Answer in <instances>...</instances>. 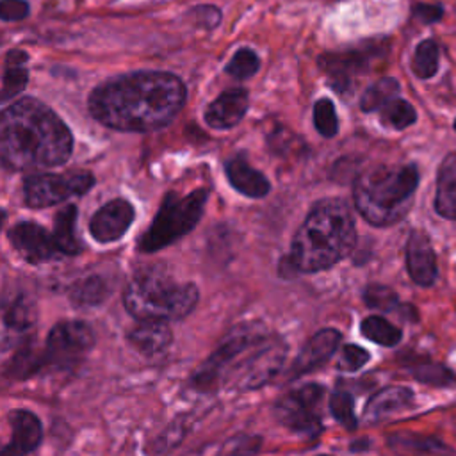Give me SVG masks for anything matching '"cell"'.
Wrapping results in <instances>:
<instances>
[{
  "label": "cell",
  "instance_id": "cell-1",
  "mask_svg": "<svg viewBox=\"0 0 456 456\" xmlns=\"http://www.w3.org/2000/svg\"><path fill=\"white\" fill-rule=\"evenodd\" d=\"M183 82L166 71H135L110 78L89 94V112L102 125L121 132L166 126L185 103Z\"/></svg>",
  "mask_w": 456,
  "mask_h": 456
},
{
  "label": "cell",
  "instance_id": "cell-2",
  "mask_svg": "<svg viewBox=\"0 0 456 456\" xmlns=\"http://www.w3.org/2000/svg\"><path fill=\"white\" fill-rule=\"evenodd\" d=\"M73 150V135L64 121L43 102L21 98L2 110L0 157L12 171L57 167Z\"/></svg>",
  "mask_w": 456,
  "mask_h": 456
},
{
  "label": "cell",
  "instance_id": "cell-3",
  "mask_svg": "<svg viewBox=\"0 0 456 456\" xmlns=\"http://www.w3.org/2000/svg\"><path fill=\"white\" fill-rule=\"evenodd\" d=\"M356 242L354 217L349 205L338 198L317 201L299 230L285 258L294 273H319L347 256Z\"/></svg>",
  "mask_w": 456,
  "mask_h": 456
},
{
  "label": "cell",
  "instance_id": "cell-4",
  "mask_svg": "<svg viewBox=\"0 0 456 456\" xmlns=\"http://www.w3.org/2000/svg\"><path fill=\"white\" fill-rule=\"evenodd\" d=\"M417 185L419 171L413 164L370 167L354 182L356 210L372 226H390L410 210Z\"/></svg>",
  "mask_w": 456,
  "mask_h": 456
},
{
  "label": "cell",
  "instance_id": "cell-5",
  "mask_svg": "<svg viewBox=\"0 0 456 456\" xmlns=\"http://www.w3.org/2000/svg\"><path fill=\"white\" fill-rule=\"evenodd\" d=\"M198 299L200 290L194 283H178L159 267L139 271L123 294L126 312L137 321L183 319L194 310Z\"/></svg>",
  "mask_w": 456,
  "mask_h": 456
},
{
  "label": "cell",
  "instance_id": "cell-6",
  "mask_svg": "<svg viewBox=\"0 0 456 456\" xmlns=\"http://www.w3.org/2000/svg\"><path fill=\"white\" fill-rule=\"evenodd\" d=\"M207 198V189H196L185 196L167 192L151 224L139 237L137 249L141 253H153L189 233L203 216Z\"/></svg>",
  "mask_w": 456,
  "mask_h": 456
},
{
  "label": "cell",
  "instance_id": "cell-7",
  "mask_svg": "<svg viewBox=\"0 0 456 456\" xmlns=\"http://www.w3.org/2000/svg\"><path fill=\"white\" fill-rule=\"evenodd\" d=\"M265 337L267 333L258 322L239 324L233 328L196 369L192 374L194 387L201 390H212L214 387L224 383L239 362Z\"/></svg>",
  "mask_w": 456,
  "mask_h": 456
},
{
  "label": "cell",
  "instance_id": "cell-8",
  "mask_svg": "<svg viewBox=\"0 0 456 456\" xmlns=\"http://www.w3.org/2000/svg\"><path fill=\"white\" fill-rule=\"evenodd\" d=\"M285 354L287 344L278 337L267 335L239 362L224 383L230 381L237 390L260 388L281 370Z\"/></svg>",
  "mask_w": 456,
  "mask_h": 456
},
{
  "label": "cell",
  "instance_id": "cell-9",
  "mask_svg": "<svg viewBox=\"0 0 456 456\" xmlns=\"http://www.w3.org/2000/svg\"><path fill=\"white\" fill-rule=\"evenodd\" d=\"M94 185L89 171L73 173H37L23 182V200L32 208H46L71 196H82Z\"/></svg>",
  "mask_w": 456,
  "mask_h": 456
},
{
  "label": "cell",
  "instance_id": "cell-10",
  "mask_svg": "<svg viewBox=\"0 0 456 456\" xmlns=\"http://www.w3.org/2000/svg\"><path fill=\"white\" fill-rule=\"evenodd\" d=\"M326 388L317 383H306L285 394L274 406L278 420L290 431L315 435L321 429V403Z\"/></svg>",
  "mask_w": 456,
  "mask_h": 456
},
{
  "label": "cell",
  "instance_id": "cell-11",
  "mask_svg": "<svg viewBox=\"0 0 456 456\" xmlns=\"http://www.w3.org/2000/svg\"><path fill=\"white\" fill-rule=\"evenodd\" d=\"M94 346V331L84 321H61L46 337V356L50 367L71 369Z\"/></svg>",
  "mask_w": 456,
  "mask_h": 456
},
{
  "label": "cell",
  "instance_id": "cell-12",
  "mask_svg": "<svg viewBox=\"0 0 456 456\" xmlns=\"http://www.w3.org/2000/svg\"><path fill=\"white\" fill-rule=\"evenodd\" d=\"M14 251L28 264H43L61 255L53 235L34 221H21L9 230Z\"/></svg>",
  "mask_w": 456,
  "mask_h": 456
},
{
  "label": "cell",
  "instance_id": "cell-13",
  "mask_svg": "<svg viewBox=\"0 0 456 456\" xmlns=\"http://www.w3.org/2000/svg\"><path fill=\"white\" fill-rule=\"evenodd\" d=\"M134 217L135 210L130 201L123 198L110 200L93 214L89 221V233L96 242L102 244L119 240L132 226Z\"/></svg>",
  "mask_w": 456,
  "mask_h": 456
},
{
  "label": "cell",
  "instance_id": "cell-14",
  "mask_svg": "<svg viewBox=\"0 0 456 456\" xmlns=\"http://www.w3.org/2000/svg\"><path fill=\"white\" fill-rule=\"evenodd\" d=\"M340 340H342V335L338 330L335 328L319 330L315 335H312L305 342V346L294 358L290 369L287 370V379H296L310 372L312 369L319 367L337 351V347L340 346Z\"/></svg>",
  "mask_w": 456,
  "mask_h": 456
},
{
  "label": "cell",
  "instance_id": "cell-15",
  "mask_svg": "<svg viewBox=\"0 0 456 456\" xmlns=\"http://www.w3.org/2000/svg\"><path fill=\"white\" fill-rule=\"evenodd\" d=\"M406 255V269L410 278L420 285L429 287L435 283L438 267H436V255L431 244V239L422 230H413L406 240L404 248Z\"/></svg>",
  "mask_w": 456,
  "mask_h": 456
},
{
  "label": "cell",
  "instance_id": "cell-16",
  "mask_svg": "<svg viewBox=\"0 0 456 456\" xmlns=\"http://www.w3.org/2000/svg\"><path fill=\"white\" fill-rule=\"evenodd\" d=\"M248 110V93L244 89H230L221 93L205 110L208 126L226 130L235 126Z\"/></svg>",
  "mask_w": 456,
  "mask_h": 456
},
{
  "label": "cell",
  "instance_id": "cell-17",
  "mask_svg": "<svg viewBox=\"0 0 456 456\" xmlns=\"http://www.w3.org/2000/svg\"><path fill=\"white\" fill-rule=\"evenodd\" d=\"M369 53L363 52H344V53H326L321 57L319 64L330 77L335 91L344 93L351 86V77L354 73H363L367 69Z\"/></svg>",
  "mask_w": 456,
  "mask_h": 456
},
{
  "label": "cell",
  "instance_id": "cell-18",
  "mask_svg": "<svg viewBox=\"0 0 456 456\" xmlns=\"http://www.w3.org/2000/svg\"><path fill=\"white\" fill-rule=\"evenodd\" d=\"M126 340L141 354L153 356L171 344L173 333L167 321L144 319L137 321V324L128 331Z\"/></svg>",
  "mask_w": 456,
  "mask_h": 456
},
{
  "label": "cell",
  "instance_id": "cell-19",
  "mask_svg": "<svg viewBox=\"0 0 456 456\" xmlns=\"http://www.w3.org/2000/svg\"><path fill=\"white\" fill-rule=\"evenodd\" d=\"M413 404V392L408 387H385L376 392L363 408V417L369 422H381Z\"/></svg>",
  "mask_w": 456,
  "mask_h": 456
},
{
  "label": "cell",
  "instance_id": "cell-20",
  "mask_svg": "<svg viewBox=\"0 0 456 456\" xmlns=\"http://www.w3.org/2000/svg\"><path fill=\"white\" fill-rule=\"evenodd\" d=\"M224 169L232 187L248 198H264L271 191V183L265 175L251 167L242 155L230 159Z\"/></svg>",
  "mask_w": 456,
  "mask_h": 456
},
{
  "label": "cell",
  "instance_id": "cell-21",
  "mask_svg": "<svg viewBox=\"0 0 456 456\" xmlns=\"http://www.w3.org/2000/svg\"><path fill=\"white\" fill-rule=\"evenodd\" d=\"M7 419L11 426V442L5 447L21 454H28L41 444L43 426L32 411L21 408L12 410Z\"/></svg>",
  "mask_w": 456,
  "mask_h": 456
},
{
  "label": "cell",
  "instance_id": "cell-22",
  "mask_svg": "<svg viewBox=\"0 0 456 456\" xmlns=\"http://www.w3.org/2000/svg\"><path fill=\"white\" fill-rule=\"evenodd\" d=\"M433 207L444 219L456 221V151L445 155L438 166Z\"/></svg>",
  "mask_w": 456,
  "mask_h": 456
},
{
  "label": "cell",
  "instance_id": "cell-23",
  "mask_svg": "<svg viewBox=\"0 0 456 456\" xmlns=\"http://www.w3.org/2000/svg\"><path fill=\"white\" fill-rule=\"evenodd\" d=\"M388 447L397 456H454L438 438L417 433H395L388 438Z\"/></svg>",
  "mask_w": 456,
  "mask_h": 456
},
{
  "label": "cell",
  "instance_id": "cell-24",
  "mask_svg": "<svg viewBox=\"0 0 456 456\" xmlns=\"http://www.w3.org/2000/svg\"><path fill=\"white\" fill-rule=\"evenodd\" d=\"M53 240L61 255H78L84 249V242L77 232V207H62L53 219Z\"/></svg>",
  "mask_w": 456,
  "mask_h": 456
},
{
  "label": "cell",
  "instance_id": "cell-25",
  "mask_svg": "<svg viewBox=\"0 0 456 456\" xmlns=\"http://www.w3.org/2000/svg\"><path fill=\"white\" fill-rule=\"evenodd\" d=\"M110 281L102 274H87L69 287V299L77 306H96L110 296Z\"/></svg>",
  "mask_w": 456,
  "mask_h": 456
},
{
  "label": "cell",
  "instance_id": "cell-26",
  "mask_svg": "<svg viewBox=\"0 0 456 456\" xmlns=\"http://www.w3.org/2000/svg\"><path fill=\"white\" fill-rule=\"evenodd\" d=\"M50 367L48 363V356H46V351L36 347L34 344L27 342L23 344L11 358V362L7 363V369L5 372L11 376V378H16V379H25V378H30L37 372H41L43 369Z\"/></svg>",
  "mask_w": 456,
  "mask_h": 456
},
{
  "label": "cell",
  "instance_id": "cell-27",
  "mask_svg": "<svg viewBox=\"0 0 456 456\" xmlns=\"http://www.w3.org/2000/svg\"><path fill=\"white\" fill-rule=\"evenodd\" d=\"M28 55L21 50H9L4 64V78H2V100H9L21 93L28 80L27 69Z\"/></svg>",
  "mask_w": 456,
  "mask_h": 456
},
{
  "label": "cell",
  "instance_id": "cell-28",
  "mask_svg": "<svg viewBox=\"0 0 456 456\" xmlns=\"http://www.w3.org/2000/svg\"><path fill=\"white\" fill-rule=\"evenodd\" d=\"M36 305L30 297L20 294L4 306V326L14 333L27 331L36 322Z\"/></svg>",
  "mask_w": 456,
  "mask_h": 456
},
{
  "label": "cell",
  "instance_id": "cell-29",
  "mask_svg": "<svg viewBox=\"0 0 456 456\" xmlns=\"http://www.w3.org/2000/svg\"><path fill=\"white\" fill-rule=\"evenodd\" d=\"M399 91H401V86L395 78L383 77L365 89V93L360 98V109L363 112L381 110L387 103H390L394 98L399 96Z\"/></svg>",
  "mask_w": 456,
  "mask_h": 456
},
{
  "label": "cell",
  "instance_id": "cell-30",
  "mask_svg": "<svg viewBox=\"0 0 456 456\" xmlns=\"http://www.w3.org/2000/svg\"><path fill=\"white\" fill-rule=\"evenodd\" d=\"M360 331L367 340L385 346V347H394L403 338L401 330L379 315L365 317L360 324Z\"/></svg>",
  "mask_w": 456,
  "mask_h": 456
},
{
  "label": "cell",
  "instance_id": "cell-31",
  "mask_svg": "<svg viewBox=\"0 0 456 456\" xmlns=\"http://www.w3.org/2000/svg\"><path fill=\"white\" fill-rule=\"evenodd\" d=\"M440 48L435 39H424L417 45L411 59V69L419 78H431L438 71Z\"/></svg>",
  "mask_w": 456,
  "mask_h": 456
},
{
  "label": "cell",
  "instance_id": "cell-32",
  "mask_svg": "<svg viewBox=\"0 0 456 456\" xmlns=\"http://www.w3.org/2000/svg\"><path fill=\"white\" fill-rule=\"evenodd\" d=\"M379 114H381V123L394 130H404L417 121V112L413 105L399 96L394 98L390 103H387L379 110Z\"/></svg>",
  "mask_w": 456,
  "mask_h": 456
},
{
  "label": "cell",
  "instance_id": "cell-33",
  "mask_svg": "<svg viewBox=\"0 0 456 456\" xmlns=\"http://www.w3.org/2000/svg\"><path fill=\"white\" fill-rule=\"evenodd\" d=\"M410 372L417 381L431 385V387H452V385H456V374L442 363H433V362L415 363L413 367H410Z\"/></svg>",
  "mask_w": 456,
  "mask_h": 456
},
{
  "label": "cell",
  "instance_id": "cell-34",
  "mask_svg": "<svg viewBox=\"0 0 456 456\" xmlns=\"http://www.w3.org/2000/svg\"><path fill=\"white\" fill-rule=\"evenodd\" d=\"M330 411L331 415L347 429H356L358 420L354 415V399L349 392L337 390L330 395Z\"/></svg>",
  "mask_w": 456,
  "mask_h": 456
},
{
  "label": "cell",
  "instance_id": "cell-35",
  "mask_svg": "<svg viewBox=\"0 0 456 456\" xmlns=\"http://www.w3.org/2000/svg\"><path fill=\"white\" fill-rule=\"evenodd\" d=\"M363 301L369 308L381 310V312H392L399 306V297L394 292V289L381 283L367 285L363 289Z\"/></svg>",
  "mask_w": 456,
  "mask_h": 456
},
{
  "label": "cell",
  "instance_id": "cell-36",
  "mask_svg": "<svg viewBox=\"0 0 456 456\" xmlns=\"http://www.w3.org/2000/svg\"><path fill=\"white\" fill-rule=\"evenodd\" d=\"M258 68H260L258 55L249 48H240L239 52H235V55L228 62L226 73L237 80H246L253 77L258 71Z\"/></svg>",
  "mask_w": 456,
  "mask_h": 456
},
{
  "label": "cell",
  "instance_id": "cell-37",
  "mask_svg": "<svg viewBox=\"0 0 456 456\" xmlns=\"http://www.w3.org/2000/svg\"><path fill=\"white\" fill-rule=\"evenodd\" d=\"M314 125L317 132L324 137H333L338 132V119L333 107V102L321 98L314 105Z\"/></svg>",
  "mask_w": 456,
  "mask_h": 456
},
{
  "label": "cell",
  "instance_id": "cell-38",
  "mask_svg": "<svg viewBox=\"0 0 456 456\" xmlns=\"http://www.w3.org/2000/svg\"><path fill=\"white\" fill-rule=\"evenodd\" d=\"M370 360V353L356 344H346L338 360V369L346 372H356Z\"/></svg>",
  "mask_w": 456,
  "mask_h": 456
},
{
  "label": "cell",
  "instance_id": "cell-39",
  "mask_svg": "<svg viewBox=\"0 0 456 456\" xmlns=\"http://www.w3.org/2000/svg\"><path fill=\"white\" fill-rule=\"evenodd\" d=\"M189 16L194 20L198 27L203 28H214L221 21V12L214 5H198L189 12Z\"/></svg>",
  "mask_w": 456,
  "mask_h": 456
},
{
  "label": "cell",
  "instance_id": "cell-40",
  "mask_svg": "<svg viewBox=\"0 0 456 456\" xmlns=\"http://www.w3.org/2000/svg\"><path fill=\"white\" fill-rule=\"evenodd\" d=\"M0 16L4 21H16L28 16V4L25 0H2Z\"/></svg>",
  "mask_w": 456,
  "mask_h": 456
},
{
  "label": "cell",
  "instance_id": "cell-41",
  "mask_svg": "<svg viewBox=\"0 0 456 456\" xmlns=\"http://www.w3.org/2000/svg\"><path fill=\"white\" fill-rule=\"evenodd\" d=\"M444 9L438 4H417L413 7V16L424 23H435L442 18Z\"/></svg>",
  "mask_w": 456,
  "mask_h": 456
},
{
  "label": "cell",
  "instance_id": "cell-42",
  "mask_svg": "<svg viewBox=\"0 0 456 456\" xmlns=\"http://www.w3.org/2000/svg\"><path fill=\"white\" fill-rule=\"evenodd\" d=\"M0 456H25V454H21V452H16V451H12V449H9V447H4Z\"/></svg>",
  "mask_w": 456,
  "mask_h": 456
},
{
  "label": "cell",
  "instance_id": "cell-43",
  "mask_svg": "<svg viewBox=\"0 0 456 456\" xmlns=\"http://www.w3.org/2000/svg\"><path fill=\"white\" fill-rule=\"evenodd\" d=\"M317 456H331V454H317Z\"/></svg>",
  "mask_w": 456,
  "mask_h": 456
},
{
  "label": "cell",
  "instance_id": "cell-44",
  "mask_svg": "<svg viewBox=\"0 0 456 456\" xmlns=\"http://www.w3.org/2000/svg\"><path fill=\"white\" fill-rule=\"evenodd\" d=\"M454 130H456V119H454Z\"/></svg>",
  "mask_w": 456,
  "mask_h": 456
}]
</instances>
